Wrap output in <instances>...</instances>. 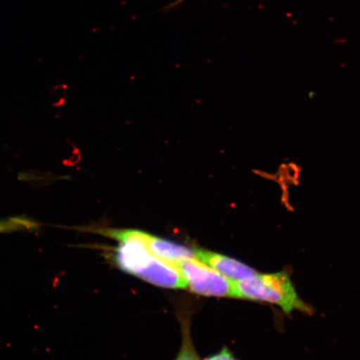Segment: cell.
<instances>
[{"mask_svg": "<svg viewBox=\"0 0 360 360\" xmlns=\"http://www.w3.org/2000/svg\"><path fill=\"white\" fill-rule=\"evenodd\" d=\"M174 268L181 274L186 289L196 295L235 298V281L224 277L196 258L181 261Z\"/></svg>", "mask_w": 360, "mask_h": 360, "instance_id": "obj_3", "label": "cell"}, {"mask_svg": "<svg viewBox=\"0 0 360 360\" xmlns=\"http://www.w3.org/2000/svg\"><path fill=\"white\" fill-rule=\"evenodd\" d=\"M112 259L122 271L151 285L165 289H186L179 270L155 257L141 243L120 241L112 249Z\"/></svg>", "mask_w": 360, "mask_h": 360, "instance_id": "obj_1", "label": "cell"}, {"mask_svg": "<svg viewBox=\"0 0 360 360\" xmlns=\"http://www.w3.org/2000/svg\"><path fill=\"white\" fill-rule=\"evenodd\" d=\"M91 232L119 242L135 240L141 243L155 257L174 267L181 261L195 258L193 250L190 248L137 229L93 228Z\"/></svg>", "mask_w": 360, "mask_h": 360, "instance_id": "obj_4", "label": "cell"}, {"mask_svg": "<svg viewBox=\"0 0 360 360\" xmlns=\"http://www.w3.org/2000/svg\"><path fill=\"white\" fill-rule=\"evenodd\" d=\"M35 227V223L28 219L13 218L0 220V233L20 231V229H34Z\"/></svg>", "mask_w": 360, "mask_h": 360, "instance_id": "obj_7", "label": "cell"}, {"mask_svg": "<svg viewBox=\"0 0 360 360\" xmlns=\"http://www.w3.org/2000/svg\"><path fill=\"white\" fill-rule=\"evenodd\" d=\"M235 298L276 304L287 314L295 310L310 311L285 272L257 273L247 280L235 282Z\"/></svg>", "mask_w": 360, "mask_h": 360, "instance_id": "obj_2", "label": "cell"}, {"mask_svg": "<svg viewBox=\"0 0 360 360\" xmlns=\"http://www.w3.org/2000/svg\"><path fill=\"white\" fill-rule=\"evenodd\" d=\"M181 325L182 344L178 356L175 360H200L191 337V319L187 312L179 313Z\"/></svg>", "mask_w": 360, "mask_h": 360, "instance_id": "obj_6", "label": "cell"}, {"mask_svg": "<svg viewBox=\"0 0 360 360\" xmlns=\"http://www.w3.org/2000/svg\"><path fill=\"white\" fill-rule=\"evenodd\" d=\"M195 258L202 261L232 281L247 280L257 274L255 269L236 259L201 248H193Z\"/></svg>", "mask_w": 360, "mask_h": 360, "instance_id": "obj_5", "label": "cell"}, {"mask_svg": "<svg viewBox=\"0 0 360 360\" xmlns=\"http://www.w3.org/2000/svg\"><path fill=\"white\" fill-rule=\"evenodd\" d=\"M187 1V0H174V2L169 4V6H165L164 8V11H172L174 8H176L180 6V4H182L184 2Z\"/></svg>", "mask_w": 360, "mask_h": 360, "instance_id": "obj_9", "label": "cell"}, {"mask_svg": "<svg viewBox=\"0 0 360 360\" xmlns=\"http://www.w3.org/2000/svg\"><path fill=\"white\" fill-rule=\"evenodd\" d=\"M204 360H238L236 358L235 355L233 354L231 350L228 348L224 347L220 352L218 354L212 355V356H210L206 358Z\"/></svg>", "mask_w": 360, "mask_h": 360, "instance_id": "obj_8", "label": "cell"}]
</instances>
